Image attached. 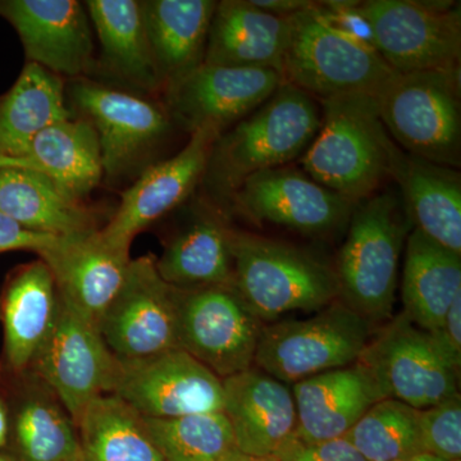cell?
<instances>
[{
    "instance_id": "cell-1",
    "label": "cell",
    "mask_w": 461,
    "mask_h": 461,
    "mask_svg": "<svg viewBox=\"0 0 461 461\" xmlns=\"http://www.w3.org/2000/svg\"><path fill=\"white\" fill-rule=\"evenodd\" d=\"M320 126L315 99L282 84L253 113L218 136L200 182L203 199L229 214L230 199L249 177L302 156Z\"/></svg>"
},
{
    "instance_id": "cell-2",
    "label": "cell",
    "mask_w": 461,
    "mask_h": 461,
    "mask_svg": "<svg viewBox=\"0 0 461 461\" xmlns=\"http://www.w3.org/2000/svg\"><path fill=\"white\" fill-rule=\"evenodd\" d=\"M321 104L320 130L303 166L318 184L357 204L393 178L400 148L379 118L375 96H339Z\"/></svg>"
},
{
    "instance_id": "cell-3",
    "label": "cell",
    "mask_w": 461,
    "mask_h": 461,
    "mask_svg": "<svg viewBox=\"0 0 461 461\" xmlns=\"http://www.w3.org/2000/svg\"><path fill=\"white\" fill-rule=\"evenodd\" d=\"M411 230L399 191L355 205L335 272L339 300L372 324L393 318L400 256Z\"/></svg>"
},
{
    "instance_id": "cell-4",
    "label": "cell",
    "mask_w": 461,
    "mask_h": 461,
    "mask_svg": "<svg viewBox=\"0 0 461 461\" xmlns=\"http://www.w3.org/2000/svg\"><path fill=\"white\" fill-rule=\"evenodd\" d=\"M232 286L266 323L290 312H318L339 299L335 269L286 242L230 230Z\"/></svg>"
},
{
    "instance_id": "cell-5",
    "label": "cell",
    "mask_w": 461,
    "mask_h": 461,
    "mask_svg": "<svg viewBox=\"0 0 461 461\" xmlns=\"http://www.w3.org/2000/svg\"><path fill=\"white\" fill-rule=\"evenodd\" d=\"M72 114L95 130L103 182L118 185L138 177L175 129L162 100L91 77L66 81Z\"/></svg>"
},
{
    "instance_id": "cell-6",
    "label": "cell",
    "mask_w": 461,
    "mask_h": 461,
    "mask_svg": "<svg viewBox=\"0 0 461 461\" xmlns=\"http://www.w3.org/2000/svg\"><path fill=\"white\" fill-rule=\"evenodd\" d=\"M290 26L282 78L313 99L375 96L395 74L375 48L333 26L317 2L290 16Z\"/></svg>"
},
{
    "instance_id": "cell-7",
    "label": "cell",
    "mask_w": 461,
    "mask_h": 461,
    "mask_svg": "<svg viewBox=\"0 0 461 461\" xmlns=\"http://www.w3.org/2000/svg\"><path fill=\"white\" fill-rule=\"evenodd\" d=\"M375 99L397 147L436 165L460 168V68L395 72Z\"/></svg>"
},
{
    "instance_id": "cell-8",
    "label": "cell",
    "mask_w": 461,
    "mask_h": 461,
    "mask_svg": "<svg viewBox=\"0 0 461 461\" xmlns=\"http://www.w3.org/2000/svg\"><path fill=\"white\" fill-rule=\"evenodd\" d=\"M372 323L342 300L305 320L264 324L254 366L286 384L359 362Z\"/></svg>"
},
{
    "instance_id": "cell-9",
    "label": "cell",
    "mask_w": 461,
    "mask_h": 461,
    "mask_svg": "<svg viewBox=\"0 0 461 461\" xmlns=\"http://www.w3.org/2000/svg\"><path fill=\"white\" fill-rule=\"evenodd\" d=\"M357 11L371 27L373 47L393 71L460 68L459 2L366 0Z\"/></svg>"
},
{
    "instance_id": "cell-10",
    "label": "cell",
    "mask_w": 461,
    "mask_h": 461,
    "mask_svg": "<svg viewBox=\"0 0 461 461\" xmlns=\"http://www.w3.org/2000/svg\"><path fill=\"white\" fill-rule=\"evenodd\" d=\"M30 372L53 391L76 427L94 400L112 395L121 363L99 327L59 299V312Z\"/></svg>"
},
{
    "instance_id": "cell-11",
    "label": "cell",
    "mask_w": 461,
    "mask_h": 461,
    "mask_svg": "<svg viewBox=\"0 0 461 461\" xmlns=\"http://www.w3.org/2000/svg\"><path fill=\"white\" fill-rule=\"evenodd\" d=\"M359 363L384 397L418 411L459 393V369L448 362L430 333L403 313L372 336Z\"/></svg>"
},
{
    "instance_id": "cell-12",
    "label": "cell",
    "mask_w": 461,
    "mask_h": 461,
    "mask_svg": "<svg viewBox=\"0 0 461 461\" xmlns=\"http://www.w3.org/2000/svg\"><path fill=\"white\" fill-rule=\"evenodd\" d=\"M176 291L178 348L221 379L253 368L264 324L249 311L235 287Z\"/></svg>"
},
{
    "instance_id": "cell-13",
    "label": "cell",
    "mask_w": 461,
    "mask_h": 461,
    "mask_svg": "<svg viewBox=\"0 0 461 461\" xmlns=\"http://www.w3.org/2000/svg\"><path fill=\"white\" fill-rule=\"evenodd\" d=\"M99 330L120 362H138L178 348L177 291L160 277L156 257L131 260Z\"/></svg>"
},
{
    "instance_id": "cell-14",
    "label": "cell",
    "mask_w": 461,
    "mask_h": 461,
    "mask_svg": "<svg viewBox=\"0 0 461 461\" xmlns=\"http://www.w3.org/2000/svg\"><path fill=\"white\" fill-rule=\"evenodd\" d=\"M112 395L142 417L175 420L203 412L223 411V379L181 348L138 360L120 362Z\"/></svg>"
},
{
    "instance_id": "cell-15",
    "label": "cell",
    "mask_w": 461,
    "mask_h": 461,
    "mask_svg": "<svg viewBox=\"0 0 461 461\" xmlns=\"http://www.w3.org/2000/svg\"><path fill=\"white\" fill-rule=\"evenodd\" d=\"M218 130L202 129L176 156L149 166L121 196L100 233L109 244L130 250L133 239L184 204L204 176Z\"/></svg>"
},
{
    "instance_id": "cell-16",
    "label": "cell",
    "mask_w": 461,
    "mask_h": 461,
    "mask_svg": "<svg viewBox=\"0 0 461 461\" xmlns=\"http://www.w3.org/2000/svg\"><path fill=\"white\" fill-rule=\"evenodd\" d=\"M282 84L280 72L273 68L203 63L160 100L175 127L189 135L208 127L223 132L253 113Z\"/></svg>"
},
{
    "instance_id": "cell-17",
    "label": "cell",
    "mask_w": 461,
    "mask_h": 461,
    "mask_svg": "<svg viewBox=\"0 0 461 461\" xmlns=\"http://www.w3.org/2000/svg\"><path fill=\"white\" fill-rule=\"evenodd\" d=\"M355 205L311 176L277 167L249 177L230 199V212L253 222L321 236L348 224Z\"/></svg>"
},
{
    "instance_id": "cell-18",
    "label": "cell",
    "mask_w": 461,
    "mask_h": 461,
    "mask_svg": "<svg viewBox=\"0 0 461 461\" xmlns=\"http://www.w3.org/2000/svg\"><path fill=\"white\" fill-rule=\"evenodd\" d=\"M0 17L16 30L27 63L66 81L94 74L93 26L83 2L0 0Z\"/></svg>"
},
{
    "instance_id": "cell-19",
    "label": "cell",
    "mask_w": 461,
    "mask_h": 461,
    "mask_svg": "<svg viewBox=\"0 0 461 461\" xmlns=\"http://www.w3.org/2000/svg\"><path fill=\"white\" fill-rule=\"evenodd\" d=\"M39 258L53 273L59 299L98 327L132 260L130 250L109 244L100 230L59 239Z\"/></svg>"
},
{
    "instance_id": "cell-20",
    "label": "cell",
    "mask_w": 461,
    "mask_h": 461,
    "mask_svg": "<svg viewBox=\"0 0 461 461\" xmlns=\"http://www.w3.org/2000/svg\"><path fill=\"white\" fill-rule=\"evenodd\" d=\"M2 372L14 460L84 461L77 427L53 391L30 371Z\"/></svg>"
},
{
    "instance_id": "cell-21",
    "label": "cell",
    "mask_w": 461,
    "mask_h": 461,
    "mask_svg": "<svg viewBox=\"0 0 461 461\" xmlns=\"http://www.w3.org/2000/svg\"><path fill=\"white\" fill-rule=\"evenodd\" d=\"M59 312L53 273L39 258L8 273L0 290L3 369L9 375L29 371L47 341Z\"/></svg>"
},
{
    "instance_id": "cell-22",
    "label": "cell",
    "mask_w": 461,
    "mask_h": 461,
    "mask_svg": "<svg viewBox=\"0 0 461 461\" xmlns=\"http://www.w3.org/2000/svg\"><path fill=\"white\" fill-rule=\"evenodd\" d=\"M223 390V412L240 453L275 456L296 435V403L288 384L253 366L224 378Z\"/></svg>"
},
{
    "instance_id": "cell-23",
    "label": "cell",
    "mask_w": 461,
    "mask_h": 461,
    "mask_svg": "<svg viewBox=\"0 0 461 461\" xmlns=\"http://www.w3.org/2000/svg\"><path fill=\"white\" fill-rule=\"evenodd\" d=\"M296 436L306 442L341 438L379 400L386 399L359 362L293 384Z\"/></svg>"
},
{
    "instance_id": "cell-24",
    "label": "cell",
    "mask_w": 461,
    "mask_h": 461,
    "mask_svg": "<svg viewBox=\"0 0 461 461\" xmlns=\"http://www.w3.org/2000/svg\"><path fill=\"white\" fill-rule=\"evenodd\" d=\"M193 211L156 258L158 273L178 290L232 285L229 214L203 198Z\"/></svg>"
},
{
    "instance_id": "cell-25",
    "label": "cell",
    "mask_w": 461,
    "mask_h": 461,
    "mask_svg": "<svg viewBox=\"0 0 461 461\" xmlns=\"http://www.w3.org/2000/svg\"><path fill=\"white\" fill-rule=\"evenodd\" d=\"M100 53L94 74L144 95H162L142 21L140 0H86ZM104 77V78H105Z\"/></svg>"
},
{
    "instance_id": "cell-26",
    "label": "cell",
    "mask_w": 461,
    "mask_h": 461,
    "mask_svg": "<svg viewBox=\"0 0 461 461\" xmlns=\"http://www.w3.org/2000/svg\"><path fill=\"white\" fill-rule=\"evenodd\" d=\"M0 212L23 229L72 238L104 227V212L29 169L0 168Z\"/></svg>"
},
{
    "instance_id": "cell-27",
    "label": "cell",
    "mask_w": 461,
    "mask_h": 461,
    "mask_svg": "<svg viewBox=\"0 0 461 461\" xmlns=\"http://www.w3.org/2000/svg\"><path fill=\"white\" fill-rule=\"evenodd\" d=\"M215 7L214 0H140L149 50L163 93L204 63Z\"/></svg>"
},
{
    "instance_id": "cell-28",
    "label": "cell",
    "mask_w": 461,
    "mask_h": 461,
    "mask_svg": "<svg viewBox=\"0 0 461 461\" xmlns=\"http://www.w3.org/2000/svg\"><path fill=\"white\" fill-rule=\"evenodd\" d=\"M290 27V17L267 14L249 0L217 2L204 65L273 68L281 74Z\"/></svg>"
},
{
    "instance_id": "cell-29",
    "label": "cell",
    "mask_w": 461,
    "mask_h": 461,
    "mask_svg": "<svg viewBox=\"0 0 461 461\" xmlns=\"http://www.w3.org/2000/svg\"><path fill=\"white\" fill-rule=\"evenodd\" d=\"M3 167L41 173L81 200H87L103 182L98 136L94 127L77 115L42 130L20 156L0 159V168Z\"/></svg>"
},
{
    "instance_id": "cell-30",
    "label": "cell",
    "mask_w": 461,
    "mask_h": 461,
    "mask_svg": "<svg viewBox=\"0 0 461 461\" xmlns=\"http://www.w3.org/2000/svg\"><path fill=\"white\" fill-rule=\"evenodd\" d=\"M393 178L399 185L412 230L461 256L460 172L400 149Z\"/></svg>"
},
{
    "instance_id": "cell-31",
    "label": "cell",
    "mask_w": 461,
    "mask_h": 461,
    "mask_svg": "<svg viewBox=\"0 0 461 461\" xmlns=\"http://www.w3.org/2000/svg\"><path fill=\"white\" fill-rule=\"evenodd\" d=\"M459 293L461 256L411 230L406 239L402 313L415 326L433 332Z\"/></svg>"
},
{
    "instance_id": "cell-32",
    "label": "cell",
    "mask_w": 461,
    "mask_h": 461,
    "mask_svg": "<svg viewBox=\"0 0 461 461\" xmlns=\"http://www.w3.org/2000/svg\"><path fill=\"white\" fill-rule=\"evenodd\" d=\"M72 115L65 78L26 62L14 86L0 96V159L20 156L42 130Z\"/></svg>"
},
{
    "instance_id": "cell-33",
    "label": "cell",
    "mask_w": 461,
    "mask_h": 461,
    "mask_svg": "<svg viewBox=\"0 0 461 461\" xmlns=\"http://www.w3.org/2000/svg\"><path fill=\"white\" fill-rule=\"evenodd\" d=\"M77 429L84 461H167L145 418L118 396L94 400Z\"/></svg>"
},
{
    "instance_id": "cell-34",
    "label": "cell",
    "mask_w": 461,
    "mask_h": 461,
    "mask_svg": "<svg viewBox=\"0 0 461 461\" xmlns=\"http://www.w3.org/2000/svg\"><path fill=\"white\" fill-rule=\"evenodd\" d=\"M418 409L382 399L344 436L366 461H397L423 453Z\"/></svg>"
},
{
    "instance_id": "cell-35",
    "label": "cell",
    "mask_w": 461,
    "mask_h": 461,
    "mask_svg": "<svg viewBox=\"0 0 461 461\" xmlns=\"http://www.w3.org/2000/svg\"><path fill=\"white\" fill-rule=\"evenodd\" d=\"M145 420L167 461H222L236 448L232 429L223 411Z\"/></svg>"
},
{
    "instance_id": "cell-36",
    "label": "cell",
    "mask_w": 461,
    "mask_h": 461,
    "mask_svg": "<svg viewBox=\"0 0 461 461\" xmlns=\"http://www.w3.org/2000/svg\"><path fill=\"white\" fill-rule=\"evenodd\" d=\"M421 450L445 461H461L460 393L418 412Z\"/></svg>"
},
{
    "instance_id": "cell-37",
    "label": "cell",
    "mask_w": 461,
    "mask_h": 461,
    "mask_svg": "<svg viewBox=\"0 0 461 461\" xmlns=\"http://www.w3.org/2000/svg\"><path fill=\"white\" fill-rule=\"evenodd\" d=\"M275 456L278 461H366L344 437L306 442L295 435Z\"/></svg>"
},
{
    "instance_id": "cell-38",
    "label": "cell",
    "mask_w": 461,
    "mask_h": 461,
    "mask_svg": "<svg viewBox=\"0 0 461 461\" xmlns=\"http://www.w3.org/2000/svg\"><path fill=\"white\" fill-rule=\"evenodd\" d=\"M58 240L59 238L23 229L8 215L0 212V254L27 250L41 256L45 250L53 247Z\"/></svg>"
},
{
    "instance_id": "cell-39",
    "label": "cell",
    "mask_w": 461,
    "mask_h": 461,
    "mask_svg": "<svg viewBox=\"0 0 461 461\" xmlns=\"http://www.w3.org/2000/svg\"><path fill=\"white\" fill-rule=\"evenodd\" d=\"M439 350L455 368L461 366V293L457 294L446 313L441 326L429 332Z\"/></svg>"
},
{
    "instance_id": "cell-40",
    "label": "cell",
    "mask_w": 461,
    "mask_h": 461,
    "mask_svg": "<svg viewBox=\"0 0 461 461\" xmlns=\"http://www.w3.org/2000/svg\"><path fill=\"white\" fill-rule=\"evenodd\" d=\"M254 7L278 17H290L313 7L311 0H249Z\"/></svg>"
},
{
    "instance_id": "cell-41",
    "label": "cell",
    "mask_w": 461,
    "mask_h": 461,
    "mask_svg": "<svg viewBox=\"0 0 461 461\" xmlns=\"http://www.w3.org/2000/svg\"><path fill=\"white\" fill-rule=\"evenodd\" d=\"M9 438V411L5 387H3L2 364H0V451L7 447Z\"/></svg>"
},
{
    "instance_id": "cell-42",
    "label": "cell",
    "mask_w": 461,
    "mask_h": 461,
    "mask_svg": "<svg viewBox=\"0 0 461 461\" xmlns=\"http://www.w3.org/2000/svg\"><path fill=\"white\" fill-rule=\"evenodd\" d=\"M222 461H278V459L276 456H253V455L240 453L235 448L227 454Z\"/></svg>"
},
{
    "instance_id": "cell-43",
    "label": "cell",
    "mask_w": 461,
    "mask_h": 461,
    "mask_svg": "<svg viewBox=\"0 0 461 461\" xmlns=\"http://www.w3.org/2000/svg\"><path fill=\"white\" fill-rule=\"evenodd\" d=\"M397 461H445L439 459V457L433 456V455L427 453H420L417 455H412L411 457H406V459L397 460Z\"/></svg>"
},
{
    "instance_id": "cell-44",
    "label": "cell",
    "mask_w": 461,
    "mask_h": 461,
    "mask_svg": "<svg viewBox=\"0 0 461 461\" xmlns=\"http://www.w3.org/2000/svg\"><path fill=\"white\" fill-rule=\"evenodd\" d=\"M0 461H14V457L11 456V454L3 453L0 451Z\"/></svg>"
}]
</instances>
